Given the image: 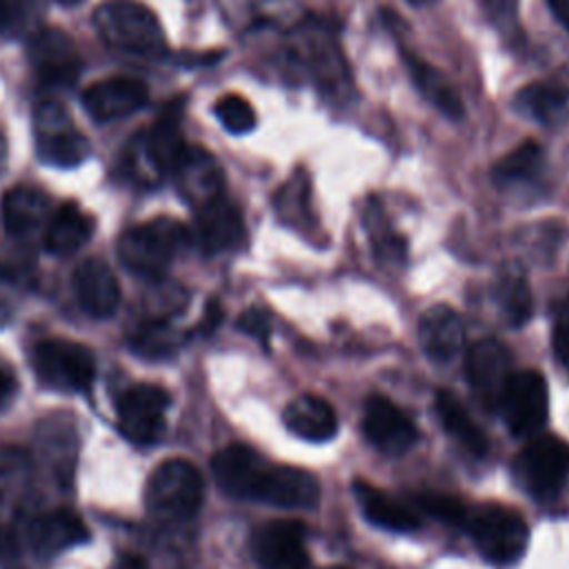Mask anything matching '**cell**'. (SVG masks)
I'll list each match as a JSON object with an SVG mask.
<instances>
[{
    "label": "cell",
    "mask_w": 569,
    "mask_h": 569,
    "mask_svg": "<svg viewBox=\"0 0 569 569\" xmlns=\"http://www.w3.org/2000/svg\"><path fill=\"white\" fill-rule=\"evenodd\" d=\"M547 7L553 18L569 31V0H547Z\"/></svg>",
    "instance_id": "obj_43"
},
{
    "label": "cell",
    "mask_w": 569,
    "mask_h": 569,
    "mask_svg": "<svg viewBox=\"0 0 569 569\" xmlns=\"http://www.w3.org/2000/svg\"><path fill=\"white\" fill-rule=\"evenodd\" d=\"M56 2H60V4H64V7H76V4H80L82 0H56Z\"/></svg>",
    "instance_id": "obj_48"
},
{
    "label": "cell",
    "mask_w": 569,
    "mask_h": 569,
    "mask_svg": "<svg viewBox=\"0 0 569 569\" xmlns=\"http://www.w3.org/2000/svg\"><path fill=\"white\" fill-rule=\"evenodd\" d=\"M307 180L305 178H291L280 193L276 196V211L278 216L289 224H300L307 220Z\"/></svg>",
    "instance_id": "obj_36"
},
{
    "label": "cell",
    "mask_w": 569,
    "mask_h": 569,
    "mask_svg": "<svg viewBox=\"0 0 569 569\" xmlns=\"http://www.w3.org/2000/svg\"><path fill=\"white\" fill-rule=\"evenodd\" d=\"M351 489L362 509V516L369 522H373L376 527H382L389 531H400V533L420 529V513L411 505L389 496L387 491H382L360 478L353 480Z\"/></svg>",
    "instance_id": "obj_24"
},
{
    "label": "cell",
    "mask_w": 569,
    "mask_h": 569,
    "mask_svg": "<svg viewBox=\"0 0 569 569\" xmlns=\"http://www.w3.org/2000/svg\"><path fill=\"white\" fill-rule=\"evenodd\" d=\"M27 58L36 78L47 87H71L82 71V56L71 36L58 27H44L29 38Z\"/></svg>",
    "instance_id": "obj_10"
},
{
    "label": "cell",
    "mask_w": 569,
    "mask_h": 569,
    "mask_svg": "<svg viewBox=\"0 0 569 569\" xmlns=\"http://www.w3.org/2000/svg\"><path fill=\"white\" fill-rule=\"evenodd\" d=\"M496 300L498 307L502 311V316L507 318L509 325L520 327L529 320L531 309H533V300H531V289L527 284V278L522 271L518 269H507L496 284Z\"/></svg>",
    "instance_id": "obj_31"
},
{
    "label": "cell",
    "mask_w": 569,
    "mask_h": 569,
    "mask_svg": "<svg viewBox=\"0 0 569 569\" xmlns=\"http://www.w3.org/2000/svg\"><path fill=\"white\" fill-rule=\"evenodd\" d=\"M149 100V89L142 80L113 76L93 82L82 91V107L98 122L127 118L142 109Z\"/></svg>",
    "instance_id": "obj_17"
},
{
    "label": "cell",
    "mask_w": 569,
    "mask_h": 569,
    "mask_svg": "<svg viewBox=\"0 0 569 569\" xmlns=\"http://www.w3.org/2000/svg\"><path fill=\"white\" fill-rule=\"evenodd\" d=\"M189 231L173 218H153L127 229L118 240L120 262L144 278H160L187 247Z\"/></svg>",
    "instance_id": "obj_3"
},
{
    "label": "cell",
    "mask_w": 569,
    "mask_h": 569,
    "mask_svg": "<svg viewBox=\"0 0 569 569\" xmlns=\"http://www.w3.org/2000/svg\"><path fill=\"white\" fill-rule=\"evenodd\" d=\"M113 569H147L144 567V560L140 556H133V553H124Z\"/></svg>",
    "instance_id": "obj_45"
},
{
    "label": "cell",
    "mask_w": 569,
    "mask_h": 569,
    "mask_svg": "<svg viewBox=\"0 0 569 569\" xmlns=\"http://www.w3.org/2000/svg\"><path fill=\"white\" fill-rule=\"evenodd\" d=\"M31 367L38 380L56 391H84L96 376L91 351L64 338L40 340L31 351Z\"/></svg>",
    "instance_id": "obj_6"
},
{
    "label": "cell",
    "mask_w": 569,
    "mask_h": 569,
    "mask_svg": "<svg viewBox=\"0 0 569 569\" xmlns=\"http://www.w3.org/2000/svg\"><path fill=\"white\" fill-rule=\"evenodd\" d=\"M178 193L193 209L224 193V176L218 160L202 147H184L173 167Z\"/></svg>",
    "instance_id": "obj_18"
},
{
    "label": "cell",
    "mask_w": 569,
    "mask_h": 569,
    "mask_svg": "<svg viewBox=\"0 0 569 569\" xmlns=\"http://www.w3.org/2000/svg\"><path fill=\"white\" fill-rule=\"evenodd\" d=\"M51 213L49 196L31 184H18L2 198V222L13 238H31L42 227L47 229Z\"/></svg>",
    "instance_id": "obj_23"
},
{
    "label": "cell",
    "mask_w": 569,
    "mask_h": 569,
    "mask_svg": "<svg viewBox=\"0 0 569 569\" xmlns=\"http://www.w3.org/2000/svg\"><path fill=\"white\" fill-rule=\"evenodd\" d=\"M238 327H240L244 333H249V336H253L256 340H260L264 347L269 345L271 320H269V316H267L262 309H258V307L247 309V311L238 318Z\"/></svg>",
    "instance_id": "obj_38"
},
{
    "label": "cell",
    "mask_w": 569,
    "mask_h": 569,
    "mask_svg": "<svg viewBox=\"0 0 569 569\" xmlns=\"http://www.w3.org/2000/svg\"><path fill=\"white\" fill-rule=\"evenodd\" d=\"M29 456L18 447H0V493L13 491L29 478Z\"/></svg>",
    "instance_id": "obj_37"
},
{
    "label": "cell",
    "mask_w": 569,
    "mask_h": 569,
    "mask_svg": "<svg viewBox=\"0 0 569 569\" xmlns=\"http://www.w3.org/2000/svg\"><path fill=\"white\" fill-rule=\"evenodd\" d=\"M89 538V529L82 518L69 509L47 511L31 520L29 542L40 556L60 553L73 545H80Z\"/></svg>",
    "instance_id": "obj_25"
},
{
    "label": "cell",
    "mask_w": 569,
    "mask_h": 569,
    "mask_svg": "<svg viewBox=\"0 0 569 569\" xmlns=\"http://www.w3.org/2000/svg\"><path fill=\"white\" fill-rule=\"evenodd\" d=\"M220 320H222V307H220V302H218V300H209L207 307H204V313H202V320H200L198 329H200L202 333H211V331L220 325Z\"/></svg>",
    "instance_id": "obj_42"
},
{
    "label": "cell",
    "mask_w": 569,
    "mask_h": 569,
    "mask_svg": "<svg viewBox=\"0 0 569 569\" xmlns=\"http://www.w3.org/2000/svg\"><path fill=\"white\" fill-rule=\"evenodd\" d=\"M516 107L542 124H560L569 120V89L558 82L538 80L518 91Z\"/></svg>",
    "instance_id": "obj_30"
},
{
    "label": "cell",
    "mask_w": 569,
    "mask_h": 569,
    "mask_svg": "<svg viewBox=\"0 0 569 569\" xmlns=\"http://www.w3.org/2000/svg\"><path fill=\"white\" fill-rule=\"evenodd\" d=\"M29 11V0H0V31L18 29Z\"/></svg>",
    "instance_id": "obj_40"
},
{
    "label": "cell",
    "mask_w": 569,
    "mask_h": 569,
    "mask_svg": "<svg viewBox=\"0 0 569 569\" xmlns=\"http://www.w3.org/2000/svg\"><path fill=\"white\" fill-rule=\"evenodd\" d=\"M551 345H553L556 358L569 369V302H565L558 311Z\"/></svg>",
    "instance_id": "obj_39"
},
{
    "label": "cell",
    "mask_w": 569,
    "mask_h": 569,
    "mask_svg": "<svg viewBox=\"0 0 569 569\" xmlns=\"http://www.w3.org/2000/svg\"><path fill=\"white\" fill-rule=\"evenodd\" d=\"M413 502L420 511L429 513L431 518H436L445 525H453V527L467 525L469 513H471L458 496L440 493V491H420L413 496Z\"/></svg>",
    "instance_id": "obj_34"
},
{
    "label": "cell",
    "mask_w": 569,
    "mask_h": 569,
    "mask_svg": "<svg viewBox=\"0 0 569 569\" xmlns=\"http://www.w3.org/2000/svg\"><path fill=\"white\" fill-rule=\"evenodd\" d=\"M542 158V147L536 140H525L493 164L491 178L496 184H513L529 180L540 171Z\"/></svg>",
    "instance_id": "obj_32"
},
{
    "label": "cell",
    "mask_w": 569,
    "mask_h": 569,
    "mask_svg": "<svg viewBox=\"0 0 569 569\" xmlns=\"http://www.w3.org/2000/svg\"><path fill=\"white\" fill-rule=\"evenodd\" d=\"M498 409L502 411L513 436H536L547 425L549 416V391L545 376L536 369L513 371Z\"/></svg>",
    "instance_id": "obj_9"
},
{
    "label": "cell",
    "mask_w": 569,
    "mask_h": 569,
    "mask_svg": "<svg viewBox=\"0 0 569 569\" xmlns=\"http://www.w3.org/2000/svg\"><path fill=\"white\" fill-rule=\"evenodd\" d=\"M180 118L182 107L171 104L149 129L131 138L124 164L133 182L142 187H153L173 171L178 158L187 147Z\"/></svg>",
    "instance_id": "obj_2"
},
{
    "label": "cell",
    "mask_w": 569,
    "mask_h": 569,
    "mask_svg": "<svg viewBox=\"0 0 569 569\" xmlns=\"http://www.w3.org/2000/svg\"><path fill=\"white\" fill-rule=\"evenodd\" d=\"M465 373L478 400L491 409H498L507 382L513 373L509 349L496 338H482L473 342L467 351Z\"/></svg>",
    "instance_id": "obj_13"
},
{
    "label": "cell",
    "mask_w": 569,
    "mask_h": 569,
    "mask_svg": "<svg viewBox=\"0 0 569 569\" xmlns=\"http://www.w3.org/2000/svg\"><path fill=\"white\" fill-rule=\"evenodd\" d=\"M480 2L489 13V18L500 24H507L516 16V7H518V0H480Z\"/></svg>",
    "instance_id": "obj_41"
},
{
    "label": "cell",
    "mask_w": 569,
    "mask_h": 569,
    "mask_svg": "<svg viewBox=\"0 0 569 569\" xmlns=\"http://www.w3.org/2000/svg\"><path fill=\"white\" fill-rule=\"evenodd\" d=\"M13 389H16L13 376H11L7 369L0 367V407L9 400V396L13 393Z\"/></svg>",
    "instance_id": "obj_44"
},
{
    "label": "cell",
    "mask_w": 569,
    "mask_h": 569,
    "mask_svg": "<svg viewBox=\"0 0 569 569\" xmlns=\"http://www.w3.org/2000/svg\"><path fill=\"white\" fill-rule=\"evenodd\" d=\"M204 496V482L196 465L182 458L160 462L144 489V505L149 516L160 522H180L191 518Z\"/></svg>",
    "instance_id": "obj_4"
},
{
    "label": "cell",
    "mask_w": 569,
    "mask_h": 569,
    "mask_svg": "<svg viewBox=\"0 0 569 569\" xmlns=\"http://www.w3.org/2000/svg\"><path fill=\"white\" fill-rule=\"evenodd\" d=\"M418 340L433 362L453 360L465 345V325L449 305L429 307L418 320Z\"/></svg>",
    "instance_id": "obj_22"
},
{
    "label": "cell",
    "mask_w": 569,
    "mask_h": 569,
    "mask_svg": "<svg viewBox=\"0 0 569 569\" xmlns=\"http://www.w3.org/2000/svg\"><path fill=\"white\" fill-rule=\"evenodd\" d=\"M307 529L298 520H269L253 529L251 553L260 569H313L307 547Z\"/></svg>",
    "instance_id": "obj_11"
},
{
    "label": "cell",
    "mask_w": 569,
    "mask_h": 569,
    "mask_svg": "<svg viewBox=\"0 0 569 569\" xmlns=\"http://www.w3.org/2000/svg\"><path fill=\"white\" fill-rule=\"evenodd\" d=\"M4 160H7V138H4V133L0 129V167L4 164Z\"/></svg>",
    "instance_id": "obj_46"
},
{
    "label": "cell",
    "mask_w": 569,
    "mask_h": 569,
    "mask_svg": "<svg viewBox=\"0 0 569 569\" xmlns=\"http://www.w3.org/2000/svg\"><path fill=\"white\" fill-rule=\"evenodd\" d=\"M253 500L282 509H309L320 500V482L309 469L269 460L258 476Z\"/></svg>",
    "instance_id": "obj_12"
},
{
    "label": "cell",
    "mask_w": 569,
    "mask_h": 569,
    "mask_svg": "<svg viewBox=\"0 0 569 569\" xmlns=\"http://www.w3.org/2000/svg\"><path fill=\"white\" fill-rule=\"evenodd\" d=\"M73 289L82 311L91 318H109L120 305V284L100 258H87L76 267Z\"/></svg>",
    "instance_id": "obj_21"
},
{
    "label": "cell",
    "mask_w": 569,
    "mask_h": 569,
    "mask_svg": "<svg viewBox=\"0 0 569 569\" xmlns=\"http://www.w3.org/2000/svg\"><path fill=\"white\" fill-rule=\"evenodd\" d=\"M282 422L291 433L311 442L331 440L338 431V416L333 407L316 393L293 398L282 411Z\"/></svg>",
    "instance_id": "obj_26"
},
{
    "label": "cell",
    "mask_w": 569,
    "mask_h": 569,
    "mask_svg": "<svg viewBox=\"0 0 569 569\" xmlns=\"http://www.w3.org/2000/svg\"><path fill=\"white\" fill-rule=\"evenodd\" d=\"M93 233L91 218L76 204L62 202L44 229V249L53 256L76 253Z\"/></svg>",
    "instance_id": "obj_28"
},
{
    "label": "cell",
    "mask_w": 569,
    "mask_h": 569,
    "mask_svg": "<svg viewBox=\"0 0 569 569\" xmlns=\"http://www.w3.org/2000/svg\"><path fill=\"white\" fill-rule=\"evenodd\" d=\"M362 433L371 447L387 456H400L418 440V429L411 418L380 393L369 396L365 402Z\"/></svg>",
    "instance_id": "obj_15"
},
{
    "label": "cell",
    "mask_w": 569,
    "mask_h": 569,
    "mask_svg": "<svg viewBox=\"0 0 569 569\" xmlns=\"http://www.w3.org/2000/svg\"><path fill=\"white\" fill-rule=\"evenodd\" d=\"M178 336L176 331L160 320L142 325L131 338V349L144 358H167L176 351Z\"/></svg>",
    "instance_id": "obj_33"
},
{
    "label": "cell",
    "mask_w": 569,
    "mask_h": 569,
    "mask_svg": "<svg viewBox=\"0 0 569 569\" xmlns=\"http://www.w3.org/2000/svg\"><path fill=\"white\" fill-rule=\"evenodd\" d=\"M469 531L480 556L493 565L516 562L529 542L525 518L505 505H482L469 513Z\"/></svg>",
    "instance_id": "obj_5"
},
{
    "label": "cell",
    "mask_w": 569,
    "mask_h": 569,
    "mask_svg": "<svg viewBox=\"0 0 569 569\" xmlns=\"http://www.w3.org/2000/svg\"><path fill=\"white\" fill-rule=\"evenodd\" d=\"M433 409L438 413V420L442 429L471 456L482 458L489 451V440L485 431L476 425L471 413L465 409V405L447 389H440L433 400Z\"/></svg>",
    "instance_id": "obj_29"
},
{
    "label": "cell",
    "mask_w": 569,
    "mask_h": 569,
    "mask_svg": "<svg viewBox=\"0 0 569 569\" xmlns=\"http://www.w3.org/2000/svg\"><path fill=\"white\" fill-rule=\"evenodd\" d=\"M213 113L218 118V122L229 131V133H247L256 127V111L251 107L249 100H244L238 93H227L222 96L216 107Z\"/></svg>",
    "instance_id": "obj_35"
},
{
    "label": "cell",
    "mask_w": 569,
    "mask_h": 569,
    "mask_svg": "<svg viewBox=\"0 0 569 569\" xmlns=\"http://www.w3.org/2000/svg\"><path fill=\"white\" fill-rule=\"evenodd\" d=\"M400 53H402L405 67H407L416 89L422 93V98L427 102H431L447 118H451V120L462 118V113H465L462 98L458 96L456 87L447 80V76L440 69H436L429 62H425L418 53L407 51L405 47L400 49Z\"/></svg>",
    "instance_id": "obj_27"
},
{
    "label": "cell",
    "mask_w": 569,
    "mask_h": 569,
    "mask_svg": "<svg viewBox=\"0 0 569 569\" xmlns=\"http://www.w3.org/2000/svg\"><path fill=\"white\" fill-rule=\"evenodd\" d=\"M331 569H345V567H331Z\"/></svg>",
    "instance_id": "obj_49"
},
{
    "label": "cell",
    "mask_w": 569,
    "mask_h": 569,
    "mask_svg": "<svg viewBox=\"0 0 569 569\" xmlns=\"http://www.w3.org/2000/svg\"><path fill=\"white\" fill-rule=\"evenodd\" d=\"M169 393L158 385H136L118 402V420L124 438L136 445H151L164 429Z\"/></svg>",
    "instance_id": "obj_14"
},
{
    "label": "cell",
    "mask_w": 569,
    "mask_h": 569,
    "mask_svg": "<svg viewBox=\"0 0 569 569\" xmlns=\"http://www.w3.org/2000/svg\"><path fill=\"white\" fill-rule=\"evenodd\" d=\"M196 238L204 251H229L238 249L244 238V220L236 202L224 193L196 209Z\"/></svg>",
    "instance_id": "obj_19"
},
{
    "label": "cell",
    "mask_w": 569,
    "mask_h": 569,
    "mask_svg": "<svg viewBox=\"0 0 569 569\" xmlns=\"http://www.w3.org/2000/svg\"><path fill=\"white\" fill-rule=\"evenodd\" d=\"M298 58L307 64L320 89L331 98L345 91L349 69L329 29L320 24H307L298 38Z\"/></svg>",
    "instance_id": "obj_16"
},
{
    "label": "cell",
    "mask_w": 569,
    "mask_h": 569,
    "mask_svg": "<svg viewBox=\"0 0 569 569\" xmlns=\"http://www.w3.org/2000/svg\"><path fill=\"white\" fill-rule=\"evenodd\" d=\"M100 40L122 53L160 58L167 51L164 31L156 13L138 0H104L93 11Z\"/></svg>",
    "instance_id": "obj_1"
},
{
    "label": "cell",
    "mask_w": 569,
    "mask_h": 569,
    "mask_svg": "<svg viewBox=\"0 0 569 569\" xmlns=\"http://www.w3.org/2000/svg\"><path fill=\"white\" fill-rule=\"evenodd\" d=\"M36 153L44 164L60 169L78 167L91 153L87 136L73 124L67 109L58 102H42L33 113Z\"/></svg>",
    "instance_id": "obj_7"
},
{
    "label": "cell",
    "mask_w": 569,
    "mask_h": 569,
    "mask_svg": "<svg viewBox=\"0 0 569 569\" xmlns=\"http://www.w3.org/2000/svg\"><path fill=\"white\" fill-rule=\"evenodd\" d=\"M407 2L413 7H427V4H433L436 0H407Z\"/></svg>",
    "instance_id": "obj_47"
},
{
    "label": "cell",
    "mask_w": 569,
    "mask_h": 569,
    "mask_svg": "<svg viewBox=\"0 0 569 569\" xmlns=\"http://www.w3.org/2000/svg\"><path fill=\"white\" fill-rule=\"evenodd\" d=\"M516 476L540 500L558 493L569 476V445L556 436H531L516 458Z\"/></svg>",
    "instance_id": "obj_8"
},
{
    "label": "cell",
    "mask_w": 569,
    "mask_h": 569,
    "mask_svg": "<svg viewBox=\"0 0 569 569\" xmlns=\"http://www.w3.org/2000/svg\"><path fill=\"white\" fill-rule=\"evenodd\" d=\"M267 462L269 460L262 453H258L253 447L233 442V445L222 447L213 456L211 471H213L216 485L227 496L253 500V489H256L258 476Z\"/></svg>",
    "instance_id": "obj_20"
}]
</instances>
